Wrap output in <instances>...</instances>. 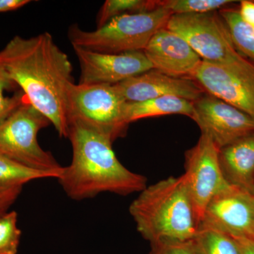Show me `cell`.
<instances>
[{
  "mask_svg": "<svg viewBox=\"0 0 254 254\" xmlns=\"http://www.w3.org/2000/svg\"><path fill=\"white\" fill-rule=\"evenodd\" d=\"M0 67L59 136L68 138L72 66L52 35L46 32L30 38L14 36L0 51Z\"/></svg>",
  "mask_w": 254,
  "mask_h": 254,
  "instance_id": "1",
  "label": "cell"
},
{
  "mask_svg": "<svg viewBox=\"0 0 254 254\" xmlns=\"http://www.w3.org/2000/svg\"><path fill=\"white\" fill-rule=\"evenodd\" d=\"M72 147L71 163L57 180L68 197L75 200L93 198L104 192L126 195L140 193L147 178L120 163L108 137L78 123L69 125Z\"/></svg>",
  "mask_w": 254,
  "mask_h": 254,
  "instance_id": "2",
  "label": "cell"
},
{
  "mask_svg": "<svg viewBox=\"0 0 254 254\" xmlns=\"http://www.w3.org/2000/svg\"><path fill=\"white\" fill-rule=\"evenodd\" d=\"M129 213L150 244L189 242L200 224L183 175L145 187L130 204Z\"/></svg>",
  "mask_w": 254,
  "mask_h": 254,
  "instance_id": "3",
  "label": "cell"
},
{
  "mask_svg": "<svg viewBox=\"0 0 254 254\" xmlns=\"http://www.w3.org/2000/svg\"><path fill=\"white\" fill-rule=\"evenodd\" d=\"M172 15L168 9L158 7L117 16L94 31L72 25L68 28V39L73 48L105 54L143 51L152 37L166 26Z\"/></svg>",
  "mask_w": 254,
  "mask_h": 254,
  "instance_id": "4",
  "label": "cell"
},
{
  "mask_svg": "<svg viewBox=\"0 0 254 254\" xmlns=\"http://www.w3.org/2000/svg\"><path fill=\"white\" fill-rule=\"evenodd\" d=\"M165 28L182 37L203 61L233 68L254 79V63L237 49L219 12L173 14Z\"/></svg>",
  "mask_w": 254,
  "mask_h": 254,
  "instance_id": "5",
  "label": "cell"
},
{
  "mask_svg": "<svg viewBox=\"0 0 254 254\" xmlns=\"http://www.w3.org/2000/svg\"><path fill=\"white\" fill-rule=\"evenodd\" d=\"M50 124L43 114L25 102L0 122V155L59 177L64 167L38 141L39 131Z\"/></svg>",
  "mask_w": 254,
  "mask_h": 254,
  "instance_id": "6",
  "label": "cell"
},
{
  "mask_svg": "<svg viewBox=\"0 0 254 254\" xmlns=\"http://www.w3.org/2000/svg\"><path fill=\"white\" fill-rule=\"evenodd\" d=\"M126 103L115 85L73 83L68 96L69 125L79 124L114 142L127 133Z\"/></svg>",
  "mask_w": 254,
  "mask_h": 254,
  "instance_id": "7",
  "label": "cell"
},
{
  "mask_svg": "<svg viewBox=\"0 0 254 254\" xmlns=\"http://www.w3.org/2000/svg\"><path fill=\"white\" fill-rule=\"evenodd\" d=\"M219 150L210 137L201 133L196 144L185 155V173L182 175L200 222L209 202L230 186L222 175Z\"/></svg>",
  "mask_w": 254,
  "mask_h": 254,
  "instance_id": "8",
  "label": "cell"
},
{
  "mask_svg": "<svg viewBox=\"0 0 254 254\" xmlns=\"http://www.w3.org/2000/svg\"><path fill=\"white\" fill-rule=\"evenodd\" d=\"M193 107L190 118L219 149L254 131L253 117L213 95L205 93Z\"/></svg>",
  "mask_w": 254,
  "mask_h": 254,
  "instance_id": "9",
  "label": "cell"
},
{
  "mask_svg": "<svg viewBox=\"0 0 254 254\" xmlns=\"http://www.w3.org/2000/svg\"><path fill=\"white\" fill-rule=\"evenodd\" d=\"M200 224L254 241V193L230 185L209 202Z\"/></svg>",
  "mask_w": 254,
  "mask_h": 254,
  "instance_id": "10",
  "label": "cell"
},
{
  "mask_svg": "<svg viewBox=\"0 0 254 254\" xmlns=\"http://www.w3.org/2000/svg\"><path fill=\"white\" fill-rule=\"evenodd\" d=\"M73 48L81 66L78 84L114 86L153 68L143 51L105 54Z\"/></svg>",
  "mask_w": 254,
  "mask_h": 254,
  "instance_id": "11",
  "label": "cell"
},
{
  "mask_svg": "<svg viewBox=\"0 0 254 254\" xmlns=\"http://www.w3.org/2000/svg\"><path fill=\"white\" fill-rule=\"evenodd\" d=\"M191 79L205 93L223 100L254 118V79L233 68L203 61Z\"/></svg>",
  "mask_w": 254,
  "mask_h": 254,
  "instance_id": "12",
  "label": "cell"
},
{
  "mask_svg": "<svg viewBox=\"0 0 254 254\" xmlns=\"http://www.w3.org/2000/svg\"><path fill=\"white\" fill-rule=\"evenodd\" d=\"M143 52L153 69L174 77L191 78L202 62L182 37L165 27L152 37Z\"/></svg>",
  "mask_w": 254,
  "mask_h": 254,
  "instance_id": "13",
  "label": "cell"
},
{
  "mask_svg": "<svg viewBox=\"0 0 254 254\" xmlns=\"http://www.w3.org/2000/svg\"><path fill=\"white\" fill-rule=\"evenodd\" d=\"M115 86L127 103H136L164 96L180 97L193 102L205 93L193 79L174 77L153 68Z\"/></svg>",
  "mask_w": 254,
  "mask_h": 254,
  "instance_id": "14",
  "label": "cell"
},
{
  "mask_svg": "<svg viewBox=\"0 0 254 254\" xmlns=\"http://www.w3.org/2000/svg\"><path fill=\"white\" fill-rule=\"evenodd\" d=\"M219 162L229 185L254 193V131L220 148Z\"/></svg>",
  "mask_w": 254,
  "mask_h": 254,
  "instance_id": "15",
  "label": "cell"
},
{
  "mask_svg": "<svg viewBox=\"0 0 254 254\" xmlns=\"http://www.w3.org/2000/svg\"><path fill=\"white\" fill-rule=\"evenodd\" d=\"M193 111V102L180 97L164 96L136 103H127L125 117L129 125L141 119L177 114L190 118Z\"/></svg>",
  "mask_w": 254,
  "mask_h": 254,
  "instance_id": "16",
  "label": "cell"
},
{
  "mask_svg": "<svg viewBox=\"0 0 254 254\" xmlns=\"http://www.w3.org/2000/svg\"><path fill=\"white\" fill-rule=\"evenodd\" d=\"M190 243L196 254H240L233 237L203 224Z\"/></svg>",
  "mask_w": 254,
  "mask_h": 254,
  "instance_id": "17",
  "label": "cell"
},
{
  "mask_svg": "<svg viewBox=\"0 0 254 254\" xmlns=\"http://www.w3.org/2000/svg\"><path fill=\"white\" fill-rule=\"evenodd\" d=\"M58 177L54 173L30 168L0 155V190L23 188L33 180Z\"/></svg>",
  "mask_w": 254,
  "mask_h": 254,
  "instance_id": "18",
  "label": "cell"
},
{
  "mask_svg": "<svg viewBox=\"0 0 254 254\" xmlns=\"http://www.w3.org/2000/svg\"><path fill=\"white\" fill-rule=\"evenodd\" d=\"M218 12L237 49L254 63V28L244 21L237 8L225 7Z\"/></svg>",
  "mask_w": 254,
  "mask_h": 254,
  "instance_id": "19",
  "label": "cell"
},
{
  "mask_svg": "<svg viewBox=\"0 0 254 254\" xmlns=\"http://www.w3.org/2000/svg\"><path fill=\"white\" fill-rule=\"evenodd\" d=\"M157 8H158V1L107 0L97 16V28L104 26L110 20L121 15L145 12Z\"/></svg>",
  "mask_w": 254,
  "mask_h": 254,
  "instance_id": "20",
  "label": "cell"
},
{
  "mask_svg": "<svg viewBox=\"0 0 254 254\" xmlns=\"http://www.w3.org/2000/svg\"><path fill=\"white\" fill-rule=\"evenodd\" d=\"M237 2L232 0H164L158 1V7L168 9L172 14H204L213 12Z\"/></svg>",
  "mask_w": 254,
  "mask_h": 254,
  "instance_id": "21",
  "label": "cell"
},
{
  "mask_svg": "<svg viewBox=\"0 0 254 254\" xmlns=\"http://www.w3.org/2000/svg\"><path fill=\"white\" fill-rule=\"evenodd\" d=\"M14 210L0 216V254H16L21 237Z\"/></svg>",
  "mask_w": 254,
  "mask_h": 254,
  "instance_id": "22",
  "label": "cell"
},
{
  "mask_svg": "<svg viewBox=\"0 0 254 254\" xmlns=\"http://www.w3.org/2000/svg\"><path fill=\"white\" fill-rule=\"evenodd\" d=\"M14 84L6 73L0 67V122L14 111L20 105L28 101L23 93H18L12 97H6L4 95L5 90L10 88Z\"/></svg>",
  "mask_w": 254,
  "mask_h": 254,
  "instance_id": "23",
  "label": "cell"
},
{
  "mask_svg": "<svg viewBox=\"0 0 254 254\" xmlns=\"http://www.w3.org/2000/svg\"><path fill=\"white\" fill-rule=\"evenodd\" d=\"M148 254H196L189 242H162L150 244Z\"/></svg>",
  "mask_w": 254,
  "mask_h": 254,
  "instance_id": "24",
  "label": "cell"
},
{
  "mask_svg": "<svg viewBox=\"0 0 254 254\" xmlns=\"http://www.w3.org/2000/svg\"><path fill=\"white\" fill-rule=\"evenodd\" d=\"M23 188L0 190V216L9 211L11 205L17 199Z\"/></svg>",
  "mask_w": 254,
  "mask_h": 254,
  "instance_id": "25",
  "label": "cell"
},
{
  "mask_svg": "<svg viewBox=\"0 0 254 254\" xmlns=\"http://www.w3.org/2000/svg\"><path fill=\"white\" fill-rule=\"evenodd\" d=\"M238 11L244 21L252 28H254V1H241Z\"/></svg>",
  "mask_w": 254,
  "mask_h": 254,
  "instance_id": "26",
  "label": "cell"
},
{
  "mask_svg": "<svg viewBox=\"0 0 254 254\" xmlns=\"http://www.w3.org/2000/svg\"><path fill=\"white\" fill-rule=\"evenodd\" d=\"M30 2V0H0V12L14 11Z\"/></svg>",
  "mask_w": 254,
  "mask_h": 254,
  "instance_id": "27",
  "label": "cell"
},
{
  "mask_svg": "<svg viewBox=\"0 0 254 254\" xmlns=\"http://www.w3.org/2000/svg\"><path fill=\"white\" fill-rule=\"evenodd\" d=\"M236 241L240 254H254V241L242 237H233Z\"/></svg>",
  "mask_w": 254,
  "mask_h": 254,
  "instance_id": "28",
  "label": "cell"
}]
</instances>
